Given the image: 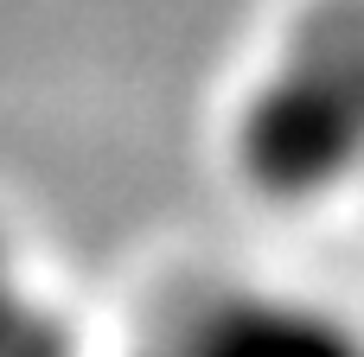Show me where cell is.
Masks as SVG:
<instances>
[{"label":"cell","instance_id":"obj_1","mask_svg":"<svg viewBox=\"0 0 364 357\" xmlns=\"http://www.w3.org/2000/svg\"><path fill=\"white\" fill-rule=\"evenodd\" d=\"M237 172L269 204H320L346 192L364 166V115L346 77L288 38V57L243 96L230 134Z\"/></svg>","mask_w":364,"mask_h":357},{"label":"cell","instance_id":"obj_2","mask_svg":"<svg viewBox=\"0 0 364 357\" xmlns=\"http://www.w3.org/2000/svg\"><path fill=\"white\" fill-rule=\"evenodd\" d=\"M166 345L173 357H364V332L307 300L230 294L192 313Z\"/></svg>","mask_w":364,"mask_h":357},{"label":"cell","instance_id":"obj_3","mask_svg":"<svg viewBox=\"0 0 364 357\" xmlns=\"http://www.w3.org/2000/svg\"><path fill=\"white\" fill-rule=\"evenodd\" d=\"M0 357H77L70 319L26 281L6 236H0Z\"/></svg>","mask_w":364,"mask_h":357},{"label":"cell","instance_id":"obj_4","mask_svg":"<svg viewBox=\"0 0 364 357\" xmlns=\"http://www.w3.org/2000/svg\"><path fill=\"white\" fill-rule=\"evenodd\" d=\"M288 38L320 51L346 77V89L358 96V115H364V0H307Z\"/></svg>","mask_w":364,"mask_h":357},{"label":"cell","instance_id":"obj_5","mask_svg":"<svg viewBox=\"0 0 364 357\" xmlns=\"http://www.w3.org/2000/svg\"><path fill=\"white\" fill-rule=\"evenodd\" d=\"M147 357H173V345H160V351H147Z\"/></svg>","mask_w":364,"mask_h":357}]
</instances>
